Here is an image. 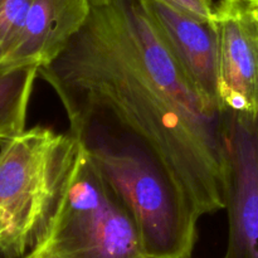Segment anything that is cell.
<instances>
[{
	"label": "cell",
	"instance_id": "13",
	"mask_svg": "<svg viewBox=\"0 0 258 258\" xmlns=\"http://www.w3.org/2000/svg\"><path fill=\"white\" fill-rule=\"evenodd\" d=\"M0 64H2V63H0ZM3 64H4V63H3Z\"/></svg>",
	"mask_w": 258,
	"mask_h": 258
},
{
	"label": "cell",
	"instance_id": "12",
	"mask_svg": "<svg viewBox=\"0 0 258 258\" xmlns=\"http://www.w3.org/2000/svg\"><path fill=\"white\" fill-rule=\"evenodd\" d=\"M90 3L91 7H98V5H103L108 2V0H87Z\"/></svg>",
	"mask_w": 258,
	"mask_h": 258
},
{
	"label": "cell",
	"instance_id": "2",
	"mask_svg": "<svg viewBox=\"0 0 258 258\" xmlns=\"http://www.w3.org/2000/svg\"><path fill=\"white\" fill-rule=\"evenodd\" d=\"M81 151L71 134L42 126L0 143V258L24 257L44 237Z\"/></svg>",
	"mask_w": 258,
	"mask_h": 258
},
{
	"label": "cell",
	"instance_id": "6",
	"mask_svg": "<svg viewBox=\"0 0 258 258\" xmlns=\"http://www.w3.org/2000/svg\"><path fill=\"white\" fill-rule=\"evenodd\" d=\"M161 39L191 82L209 100H218V58L213 19L199 20L159 0H143Z\"/></svg>",
	"mask_w": 258,
	"mask_h": 258
},
{
	"label": "cell",
	"instance_id": "3",
	"mask_svg": "<svg viewBox=\"0 0 258 258\" xmlns=\"http://www.w3.org/2000/svg\"><path fill=\"white\" fill-rule=\"evenodd\" d=\"M34 247L50 258H144L133 213L83 149L64 201Z\"/></svg>",
	"mask_w": 258,
	"mask_h": 258
},
{
	"label": "cell",
	"instance_id": "4",
	"mask_svg": "<svg viewBox=\"0 0 258 258\" xmlns=\"http://www.w3.org/2000/svg\"><path fill=\"white\" fill-rule=\"evenodd\" d=\"M218 100L222 108L258 117V0L214 5Z\"/></svg>",
	"mask_w": 258,
	"mask_h": 258
},
{
	"label": "cell",
	"instance_id": "14",
	"mask_svg": "<svg viewBox=\"0 0 258 258\" xmlns=\"http://www.w3.org/2000/svg\"><path fill=\"white\" fill-rule=\"evenodd\" d=\"M144 258H145V257H144Z\"/></svg>",
	"mask_w": 258,
	"mask_h": 258
},
{
	"label": "cell",
	"instance_id": "10",
	"mask_svg": "<svg viewBox=\"0 0 258 258\" xmlns=\"http://www.w3.org/2000/svg\"><path fill=\"white\" fill-rule=\"evenodd\" d=\"M173 9L199 20L211 22L213 19V0H159Z\"/></svg>",
	"mask_w": 258,
	"mask_h": 258
},
{
	"label": "cell",
	"instance_id": "8",
	"mask_svg": "<svg viewBox=\"0 0 258 258\" xmlns=\"http://www.w3.org/2000/svg\"><path fill=\"white\" fill-rule=\"evenodd\" d=\"M37 64H0V143L25 130Z\"/></svg>",
	"mask_w": 258,
	"mask_h": 258
},
{
	"label": "cell",
	"instance_id": "9",
	"mask_svg": "<svg viewBox=\"0 0 258 258\" xmlns=\"http://www.w3.org/2000/svg\"><path fill=\"white\" fill-rule=\"evenodd\" d=\"M32 3L33 0H0V63H4L14 45Z\"/></svg>",
	"mask_w": 258,
	"mask_h": 258
},
{
	"label": "cell",
	"instance_id": "1",
	"mask_svg": "<svg viewBox=\"0 0 258 258\" xmlns=\"http://www.w3.org/2000/svg\"><path fill=\"white\" fill-rule=\"evenodd\" d=\"M39 76L133 213L144 257L191 258L201 217L228 204L229 112L181 70L143 0L92 7Z\"/></svg>",
	"mask_w": 258,
	"mask_h": 258
},
{
	"label": "cell",
	"instance_id": "11",
	"mask_svg": "<svg viewBox=\"0 0 258 258\" xmlns=\"http://www.w3.org/2000/svg\"><path fill=\"white\" fill-rule=\"evenodd\" d=\"M22 258H50V257L47 256V254H45L43 251H40L38 247H33V248L30 249V251Z\"/></svg>",
	"mask_w": 258,
	"mask_h": 258
},
{
	"label": "cell",
	"instance_id": "5",
	"mask_svg": "<svg viewBox=\"0 0 258 258\" xmlns=\"http://www.w3.org/2000/svg\"><path fill=\"white\" fill-rule=\"evenodd\" d=\"M229 113V232L224 258H258V117Z\"/></svg>",
	"mask_w": 258,
	"mask_h": 258
},
{
	"label": "cell",
	"instance_id": "7",
	"mask_svg": "<svg viewBox=\"0 0 258 258\" xmlns=\"http://www.w3.org/2000/svg\"><path fill=\"white\" fill-rule=\"evenodd\" d=\"M87 0H33L5 64L52 63L87 22Z\"/></svg>",
	"mask_w": 258,
	"mask_h": 258
}]
</instances>
